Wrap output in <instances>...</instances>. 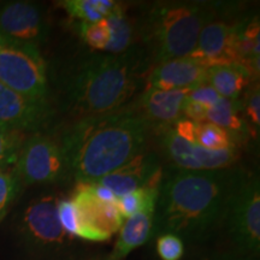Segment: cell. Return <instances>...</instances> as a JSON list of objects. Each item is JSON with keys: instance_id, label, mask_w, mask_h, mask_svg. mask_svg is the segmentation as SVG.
Here are the masks:
<instances>
[{"instance_id": "cell-19", "label": "cell", "mask_w": 260, "mask_h": 260, "mask_svg": "<svg viewBox=\"0 0 260 260\" xmlns=\"http://www.w3.org/2000/svg\"><path fill=\"white\" fill-rule=\"evenodd\" d=\"M110 31V42L106 51L109 54H122L132 48L133 24L121 4H117L113 11L105 18Z\"/></svg>"}, {"instance_id": "cell-18", "label": "cell", "mask_w": 260, "mask_h": 260, "mask_svg": "<svg viewBox=\"0 0 260 260\" xmlns=\"http://www.w3.org/2000/svg\"><path fill=\"white\" fill-rule=\"evenodd\" d=\"M252 75L241 64L209 68L207 83L224 99L237 100L248 84Z\"/></svg>"}, {"instance_id": "cell-9", "label": "cell", "mask_w": 260, "mask_h": 260, "mask_svg": "<svg viewBox=\"0 0 260 260\" xmlns=\"http://www.w3.org/2000/svg\"><path fill=\"white\" fill-rule=\"evenodd\" d=\"M162 147L176 169L188 171H213L230 168L237 159V148L212 151L178 136L174 129L162 133Z\"/></svg>"}, {"instance_id": "cell-12", "label": "cell", "mask_w": 260, "mask_h": 260, "mask_svg": "<svg viewBox=\"0 0 260 260\" xmlns=\"http://www.w3.org/2000/svg\"><path fill=\"white\" fill-rule=\"evenodd\" d=\"M189 57L199 60L205 67L241 64L237 50V24L210 22L201 29L194 51Z\"/></svg>"}, {"instance_id": "cell-20", "label": "cell", "mask_w": 260, "mask_h": 260, "mask_svg": "<svg viewBox=\"0 0 260 260\" xmlns=\"http://www.w3.org/2000/svg\"><path fill=\"white\" fill-rule=\"evenodd\" d=\"M206 122L226 130L235 142L239 136L245 135L247 132V124L239 115L237 100L222 98L218 103L207 109Z\"/></svg>"}, {"instance_id": "cell-7", "label": "cell", "mask_w": 260, "mask_h": 260, "mask_svg": "<svg viewBox=\"0 0 260 260\" xmlns=\"http://www.w3.org/2000/svg\"><path fill=\"white\" fill-rule=\"evenodd\" d=\"M15 172L21 183H54L70 176L69 162L60 142L34 134L23 142L16 159Z\"/></svg>"}, {"instance_id": "cell-8", "label": "cell", "mask_w": 260, "mask_h": 260, "mask_svg": "<svg viewBox=\"0 0 260 260\" xmlns=\"http://www.w3.org/2000/svg\"><path fill=\"white\" fill-rule=\"evenodd\" d=\"M70 200L76 217V236L88 241H106L121 230L124 218L117 200L100 199L88 184H79Z\"/></svg>"}, {"instance_id": "cell-16", "label": "cell", "mask_w": 260, "mask_h": 260, "mask_svg": "<svg viewBox=\"0 0 260 260\" xmlns=\"http://www.w3.org/2000/svg\"><path fill=\"white\" fill-rule=\"evenodd\" d=\"M190 89H146L140 98V112L149 125L170 128L182 118V109Z\"/></svg>"}, {"instance_id": "cell-31", "label": "cell", "mask_w": 260, "mask_h": 260, "mask_svg": "<svg viewBox=\"0 0 260 260\" xmlns=\"http://www.w3.org/2000/svg\"><path fill=\"white\" fill-rule=\"evenodd\" d=\"M207 260H259V258L258 256L243 254V253L233 251V252L222 253V254L213 255Z\"/></svg>"}, {"instance_id": "cell-5", "label": "cell", "mask_w": 260, "mask_h": 260, "mask_svg": "<svg viewBox=\"0 0 260 260\" xmlns=\"http://www.w3.org/2000/svg\"><path fill=\"white\" fill-rule=\"evenodd\" d=\"M224 224L235 251L260 252V184L258 175L243 174L230 197Z\"/></svg>"}, {"instance_id": "cell-2", "label": "cell", "mask_w": 260, "mask_h": 260, "mask_svg": "<svg viewBox=\"0 0 260 260\" xmlns=\"http://www.w3.org/2000/svg\"><path fill=\"white\" fill-rule=\"evenodd\" d=\"M149 124L140 111L123 107L81 119L60 140L70 176L79 184L95 183L144 152Z\"/></svg>"}, {"instance_id": "cell-1", "label": "cell", "mask_w": 260, "mask_h": 260, "mask_svg": "<svg viewBox=\"0 0 260 260\" xmlns=\"http://www.w3.org/2000/svg\"><path fill=\"white\" fill-rule=\"evenodd\" d=\"M242 175L232 169L168 172L159 188L153 235L174 234L191 242L209 239L224 224L230 197Z\"/></svg>"}, {"instance_id": "cell-17", "label": "cell", "mask_w": 260, "mask_h": 260, "mask_svg": "<svg viewBox=\"0 0 260 260\" xmlns=\"http://www.w3.org/2000/svg\"><path fill=\"white\" fill-rule=\"evenodd\" d=\"M155 205L151 203L142 210L124 219L111 259L121 260L138 247L142 246L153 235Z\"/></svg>"}, {"instance_id": "cell-27", "label": "cell", "mask_w": 260, "mask_h": 260, "mask_svg": "<svg viewBox=\"0 0 260 260\" xmlns=\"http://www.w3.org/2000/svg\"><path fill=\"white\" fill-rule=\"evenodd\" d=\"M187 99L199 103L200 105L205 106L206 109H210L214 104L218 103L222 99V96L206 82L191 88L188 93Z\"/></svg>"}, {"instance_id": "cell-15", "label": "cell", "mask_w": 260, "mask_h": 260, "mask_svg": "<svg viewBox=\"0 0 260 260\" xmlns=\"http://www.w3.org/2000/svg\"><path fill=\"white\" fill-rule=\"evenodd\" d=\"M159 170L161 169L157 155L153 152H141L95 183L109 189L118 199L146 186Z\"/></svg>"}, {"instance_id": "cell-26", "label": "cell", "mask_w": 260, "mask_h": 260, "mask_svg": "<svg viewBox=\"0 0 260 260\" xmlns=\"http://www.w3.org/2000/svg\"><path fill=\"white\" fill-rule=\"evenodd\" d=\"M157 253L161 260H180L183 256V241L174 234H162L157 240Z\"/></svg>"}, {"instance_id": "cell-28", "label": "cell", "mask_w": 260, "mask_h": 260, "mask_svg": "<svg viewBox=\"0 0 260 260\" xmlns=\"http://www.w3.org/2000/svg\"><path fill=\"white\" fill-rule=\"evenodd\" d=\"M58 216L65 232L71 236H76V217L70 199H59L58 201Z\"/></svg>"}, {"instance_id": "cell-3", "label": "cell", "mask_w": 260, "mask_h": 260, "mask_svg": "<svg viewBox=\"0 0 260 260\" xmlns=\"http://www.w3.org/2000/svg\"><path fill=\"white\" fill-rule=\"evenodd\" d=\"M145 64L144 53L134 48L122 54L92 53L83 58L65 82L70 115L83 119L123 109L138 89Z\"/></svg>"}, {"instance_id": "cell-32", "label": "cell", "mask_w": 260, "mask_h": 260, "mask_svg": "<svg viewBox=\"0 0 260 260\" xmlns=\"http://www.w3.org/2000/svg\"><path fill=\"white\" fill-rule=\"evenodd\" d=\"M4 45H5V40L2 37H0V48L4 46Z\"/></svg>"}, {"instance_id": "cell-10", "label": "cell", "mask_w": 260, "mask_h": 260, "mask_svg": "<svg viewBox=\"0 0 260 260\" xmlns=\"http://www.w3.org/2000/svg\"><path fill=\"white\" fill-rule=\"evenodd\" d=\"M47 35L41 8L30 2H11L0 8V37L5 42L38 47Z\"/></svg>"}, {"instance_id": "cell-24", "label": "cell", "mask_w": 260, "mask_h": 260, "mask_svg": "<svg viewBox=\"0 0 260 260\" xmlns=\"http://www.w3.org/2000/svg\"><path fill=\"white\" fill-rule=\"evenodd\" d=\"M23 138V132L0 124V164L17 159Z\"/></svg>"}, {"instance_id": "cell-25", "label": "cell", "mask_w": 260, "mask_h": 260, "mask_svg": "<svg viewBox=\"0 0 260 260\" xmlns=\"http://www.w3.org/2000/svg\"><path fill=\"white\" fill-rule=\"evenodd\" d=\"M21 182L14 170L0 168V220L4 218L10 205L17 195Z\"/></svg>"}, {"instance_id": "cell-29", "label": "cell", "mask_w": 260, "mask_h": 260, "mask_svg": "<svg viewBox=\"0 0 260 260\" xmlns=\"http://www.w3.org/2000/svg\"><path fill=\"white\" fill-rule=\"evenodd\" d=\"M245 113L247 119L252 123V125L256 126L259 129L260 125V93L259 86L256 84L255 87L249 90L248 95L245 100Z\"/></svg>"}, {"instance_id": "cell-4", "label": "cell", "mask_w": 260, "mask_h": 260, "mask_svg": "<svg viewBox=\"0 0 260 260\" xmlns=\"http://www.w3.org/2000/svg\"><path fill=\"white\" fill-rule=\"evenodd\" d=\"M209 3H159L147 15L144 39L155 63L189 56L197 46L200 31L216 17Z\"/></svg>"}, {"instance_id": "cell-22", "label": "cell", "mask_w": 260, "mask_h": 260, "mask_svg": "<svg viewBox=\"0 0 260 260\" xmlns=\"http://www.w3.org/2000/svg\"><path fill=\"white\" fill-rule=\"evenodd\" d=\"M195 144L207 149H212V151L236 148L235 140L226 130L209 122L197 123Z\"/></svg>"}, {"instance_id": "cell-30", "label": "cell", "mask_w": 260, "mask_h": 260, "mask_svg": "<svg viewBox=\"0 0 260 260\" xmlns=\"http://www.w3.org/2000/svg\"><path fill=\"white\" fill-rule=\"evenodd\" d=\"M206 107L200 105L199 103L187 99L182 109V118L195 123H203L206 122Z\"/></svg>"}, {"instance_id": "cell-21", "label": "cell", "mask_w": 260, "mask_h": 260, "mask_svg": "<svg viewBox=\"0 0 260 260\" xmlns=\"http://www.w3.org/2000/svg\"><path fill=\"white\" fill-rule=\"evenodd\" d=\"M117 4L112 0H65L61 2V8L73 18L93 23L105 19Z\"/></svg>"}, {"instance_id": "cell-33", "label": "cell", "mask_w": 260, "mask_h": 260, "mask_svg": "<svg viewBox=\"0 0 260 260\" xmlns=\"http://www.w3.org/2000/svg\"><path fill=\"white\" fill-rule=\"evenodd\" d=\"M107 260H112V259H111V258H110V259H107Z\"/></svg>"}, {"instance_id": "cell-11", "label": "cell", "mask_w": 260, "mask_h": 260, "mask_svg": "<svg viewBox=\"0 0 260 260\" xmlns=\"http://www.w3.org/2000/svg\"><path fill=\"white\" fill-rule=\"evenodd\" d=\"M56 195H45L28 205L23 213V230L32 242L50 249L63 248L69 235L58 216Z\"/></svg>"}, {"instance_id": "cell-23", "label": "cell", "mask_w": 260, "mask_h": 260, "mask_svg": "<svg viewBox=\"0 0 260 260\" xmlns=\"http://www.w3.org/2000/svg\"><path fill=\"white\" fill-rule=\"evenodd\" d=\"M79 32L82 40L90 48L95 51L105 52L107 45L110 42V31L107 28L105 19L100 22H80Z\"/></svg>"}, {"instance_id": "cell-14", "label": "cell", "mask_w": 260, "mask_h": 260, "mask_svg": "<svg viewBox=\"0 0 260 260\" xmlns=\"http://www.w3.org/2000/svg\"><path fill=\"white\" fill-rule=\"evenodd\" d=\"M207 70L209 68L189 56L164 61L155 65L151 71L146 89L194 88L207 82Z\"/></svg>"}, {"instance_id": "cell-13", "label": "cell", "mask_w": 260, "mask_h": 260, "mask_svg": "<svg viewBox=\"0 0 260 260\" xmlns=\"http://www.w3.org/2000/svg\"><path fill=\"white\" fill-rule=\"evenodd\" d=\"M47 103L28 99L0 82V124L24 132L41 128L48 121Z\"/></svg>"}, {"instance_id": "cell-6", "label": "cell", "mask_w": 260, "mask_h": 260, "mask_svg": "<svg viewBox=\"0 0 260 260\" xmlns=\"http://www.w3.org/2000/svg\"><path fill=\"white\" fill-rule=\"evenodd\" d=\"M0 82L28 99L47 103L46 64L39 47L5 42L0 48Z\"/></svg>"}]
</instances>
